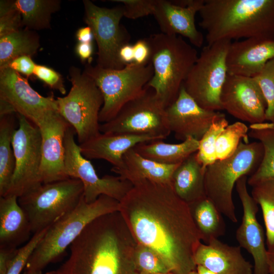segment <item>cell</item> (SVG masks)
Wrapping results in <instances>:
<instances>
[{
    "instance_id": "41",
    "label": "cell",
    "mask_w": 274,
    "mask_h": 274,
    "mask_svg": "<svg viewBox=\"0 0 274 274\" xmlns=\"http://www.w3.org/2000/svg\"><path fill=\"white\" fill-rule=\"evenodd\" d=\"M33 76L50 88L58 91L63 95L66 94V89L62 76L51 67L37 64Z\"/></svg>"
},
{
    "instance_id": "13",
    "label": "cell",
    "mask_w": 274,
    "mask_h": 274,
    "mask_svg": "<svg viewBox=\"0 0 274 274\" xmlns=\"http://www.w3.org/2000/svg\"><path fill=\"white\" fill-rule=\"evenodd\" d=\"M41 143V134L38 126L18 115V126L13 133L12 141L15 169L5 196L11 195L19 197L42 184L39 176Z\"/></svg>"
},
{
    "instance_id": "3",
    "label": "cell",
    "mask_w": 274,
    "mask_h": 274,
    "mask_svg": "<svg viewBox=\"0 0 274 274\" xmlns=\"http://www.w3.org/2000/svg\"><path fill=\"white\" fill-rule=\"evenodd\" d=\"M199 14L208 45L250 38L274 39V0H204Z\"/></svg>"
},
{
    "instance_id": "18",
    "label": "cell",
    "mask_w": 274,
    "mask_h": 274,
    "mask_svg": "<svg viewBox=\"0 0 274 274\" xmlns=\"http://www.w3.org/2000/svg\"><path fill=\"white\" fill-rule=\"evenodd\" d=\"M247 180V176H243L235 184L243 208L242 222L236 231L235 237L239 246L253 257L254 274H269L264 234L257 218L258 205L249 193Z\"/></svg>"
},
{
    "instance_id": "15",
    "label": "cell",
    "mask_w": 274,
    "mask_h": 274,
    "mask_svg": "<svg viewBox=\"0 0 274 274\" xmlns=\"http://www.w3.org/2000/svg\"><path fill=\"white\" fill-rule=\"evenodd\" d=\"M220 101L222 110L242 122L253 124L266 121V102L253 77L228 74Z\"/></svg>"
},
{
    "instance_id": "46",
    "label": "cell",
    "mask_w": 274,
    "mask_h": 274,
    "mask_svg": "<svg viewBox=\"0 0 274 274\" xmlns=\"http://www.w3.org/2000/svg\"><path fill=\"white\" fill-rule=\"evenodd\" d=\"M118 55L120 60L125 66L133 62V45L128 43L123 45L119 50Z\"/></svg>"
},
{
    "instance_id": "51",
    "label": "cell",
    "mask_w": 274,
    "mask_h": 274,
    "mask_svg": "<svg viewBox=\"0 0 274 274\" xmlns=\"http://www.w3.org/2000/svg\"><path fill=\"white\" fill-rule=\"evenodd\" d=\"M189 274H199V273L198 272V271L196 270H193L190 272Z\"/></svg>"
},
{
    "instance_id": "17",
    "label": "cell",
    "mask_w": 274,
    "mask_h": 274,
    "mask_svg": "<svg viewBox=\"0 0 274 274\" xmlns=\"http://www.w3.org/2000/svg\"><path fill=\"white\" fill-rule=\"evenodd\" d=\"M0 99L34 124L48 112L58 111L53 95L42 96L31 87L27 79L9 67L0 70Z\"/></svg>"
},
{
    "instance_id": "50",
    "label": "cell",
    "mask_w": 274,
    "mask_h": 274,
    "mask_svg": "<svg viewBox=\"0 0 274 274\" xmlns=\"http://www.w3.org/2000/svg\"><path fill=\"white\" fill-rule=\"evenodd\" d=\"M23 274H42L41 270H25Z\"/></svg>"
},
{
    "instance_id": "47",
    "label": "cell",
    "mask_w": 274,
    "mask_h": 274,
    "mask_svg": "<svg viewBox=\"0 0 274 274\" xmlns=\"http://www.w3.org/2000/svg\"><path fill=\"white\" fill-rule=\"evenodd\" d=\"M76 37L79 43H93L94 39L92 30L88 26L78 29Z\"/></svg>"
},
{
    "instance_id": "34",
    "label": "cell",
    "mask_w": 274,
    "mask_h": 274,
    "mask_svg": "<svg viewBox=\"0 0 274 274\" xmlns=\"http://www.w3.org/2000/svg\"><path fill=\"white\" fill-rule=\"evenodd\" d=\"M249 128L242 121L228 124L218 138L216 144L217 160L224 159L232 155L243 140L249 142Z\"/></svg>"
},
{
    "instance_id": "45",
    "label": "cell",
    "mask_w": 274,
    "mask_h": 274,
    "mask_svg": "<svg viewBox=\"0 0 274 274\" xmlns=\"http://www.w3.org/2000/svg\"><path fill=\"white\" fill-rule=\"evenodd\" d=\"M75 52L83 63L91 64L94 49L93 43H79L76 46Z\"/></svg>"
},
{
    "instance_id": "30",
    "label": "cell",
    "mask_w": 274,
    "mask_h": 274,
    "mask_svg": "<svg viewBox=\"0 0 274 274\" xmlns=\"http://www.w3.org/2000/svg\"><path fill=\"white\" fill-rule=\"evenodd\" d=\"M40 47L38 33L26 28L0 37V70L6 67L10 61L19 56L32 57Z\"/></svg>"
},
{
    "instance_id": "23",
    "label": "cell",
    "mask_w": 274,
    "mask_h": 274,
    "mask_svg": "<svg viewBox=\"0 0 274 274\" xmlns=\"http://www.w3.org/2000/svg\"><path fill=\"white\" fill-rule=\"evenodd\" d=\"M158 139H161L148 134L100 132L79 145L81 154L87 159H103L110 163L113 167L120 168L123 165V157L127 151L140 143Z\"/></svg>"
},
{
    "instance_id": "52",
    "label": "cell",
    "mask_w": 274,
    "mask_h": 274,
    "mask_svg": "<svg viewBox=\"0 0 274 274\" xmlns=\"http://www.w3.org/2000/svg\"><path fill=\"white\" fill-rule=\"evenodd\" d=\"M156 274H177L174 272H166V273H156Z\"/></svg>"
},
{
    "instance_id": "24",
    "label": "cell",
    "mask_w": 274,
    "mask_h": 274,
    "mask_svg": "<svg viewBox=\"0 0 274 274\" xmlns=\"http://www.w3.org/2000/svg\"><path fill=\"white\" fill-rule=\"evenodd\" d=\"M32 233L28 218L16 195L0 197V247L18 248Z\"/></svg>"
},
{
    "instance_id": "37",
    "label": "cell",
    "mask_w": 274,
    "mask_h": 274,
    "mask_svg": "<svg viewBox=\"0 0 274 274\" xmlns=\"http://www.w3.org/2000/svg\"><path fill=\"white\" fill-rule=\"evenodd\" d=\"M253 78L258 84L266 102V120L274 123V58Z\"/></svg>"
},
{
    "instance_id": "5",
    "label": "cell",
    "mask_w": 274,
    "mask_h": 274,
    "mask_svg": "<svg viewBox=\"0 0 274 274\" xmlns=\"http://www.w3.org/2000/svg\"><path fill=\"white\" fill-rule=\"evenodd\" d=\"M119 201L101 195L87 203L84 196L77 206L51 225L30 256L25 270H42L57 261L84 228L97 218L119 211Z\"/></svg>"
},
{
    "instance_id": "6",
    "label": "cell",
    "mask_w": 274,
    "mask_h": 274,
    "mask_svg": "<svg viewBox=\"0 0 274 274\" xmlns=\"http://www.w3.org/2000/svg\"><path fill=\"white\" fill-rule=\"evenodd\" d=\"M263 155V148L259 142H241L232 155L217 160L206 168L207 197L233 223L237 222L232 198L233 188L241 178L251 175L257 169Z\"/></svg>"
},
{
    "instance_id": "49",
    "label": "cell",
    "mask_w": 274,
    "mask_h": 274,
    "mask_svg": "<svg viewBox=\"0 0 274 274\" xmlns=\"http://www.w3.org/2000/svg\"><path fill=\"white\" fill-rule=\"evenodd\" d=\"M196 270L199 274H217L200 265L196 266Z\"/></svg>"
},
{
    "instance_id": "40",
    "label": "cell",
    "mask_w": 274,
    "mask_h": 274,
    "mask_svg": "<svg viewBox=\"0 0 274 274\" xmlns=\"http://www.w3.org/2000/svg\"><path fill=\"white\" fill-rule=\"evenodd\" d=\"M112 1L122 4L124 17L130 19H136L152 15L156 3V0H114Z\"/></svg>"
},
{
    "instance_id": "9",
    "label": "cell",
    "mask_w": 274,
    "mask_h": 274,
    "mask_svg": "<svg viewBox=\"0 0 274 274\" xmlns=\"http://www.w3.org/2000/svg\"><path fill=\"white\" fill-rule=\"evenodd\" d=\"M84 188L77 179L68 178L42 183L18 197L26 213L31 232L35 234L50 227L73 210L83 196Z\"/></svg>"
},
{
    "instance_id": "48",
    "label": "cell",
    "mask_w": 274,
    "mask_h": 274,
    "mask_svg": "<svg viewBox=\"0 0 274 274\" xmlns=\"http://www.w3.org/2000/svg\"><path fill=\"white\" fill-rule=\"evenodd\" d=\"M267 264L269 274H274V251H267Z\"/></svg>"
},
{
    "instance_id": "22",
    "label": "cell",
    "mask_w": 274,
    "mask_h": 274,
    "mask_svg": "<svg viewBox=\"0 0 274 274\" xmlns=\"http://www.w3.org/2000/svg\"><path fill=\"white\" fill-rule=\"evenodd\" d=\"M194 262L217 274H254V266L243 256L241 247L230 246L218 238L201 243Z\"/></svg>"
},
{
    "instance_id": "25",
    "label": "cell",
    "mask_w": 274,
    "mask_h": 274,
    "mask_svg": "<svg viewBox=\"0 0 274 274\" xmlns=\"http://www.w3.org/2000/svg\"><path fill=\"white\" fill-rule=\"evenodd\" d=\"M179 164L167 165L157 162L142 156L133 148L124 155L122 166L112 167L111 170L132 184L144 180L169 183L172 182L173 174Z\"/></svg>"
},
{
    "instance_id": "26",
    "label": "cell",
    "mask_w": 274,
    "mask_h": 274,
    "mask_svg": "<svg viewBox=\"0 0 274 274\" xmlns=\"http://www.w3.org/2000/svg\"><path fill=\"white\" fill-rule=\"evenodd\" d=\"M206 168L197 159L196 152L180 163L173 174L172 184L174 190L188 204L207 197Z\"/></svg>"
},
{
    "instance_id": "2",
    "label": "cell",
    "mask_w": 274,
    "mask_h": 274,
    "mask_svg": "<svg viewBox=\"0 0 274 274\" xmlns=\"http://www.w3.org/2000/svg\"><path fill=\"white\" fill-rule=\"evenodd\" d=\"M137 243L119 211L90 222L70 246L68 259L54 274H139Z\"/></svg>"
},
{
    "instance_id": "36",
    "label": "cell",
    "mask_w": 274,
    "mask_h": 274,
    "mask_svg": "<svg viewBox=\"0 0 274 274\" xmlns=\"http://www.w3.org/2000/svg\"><path fill=\"white\" fill-rule=\"evenodd\" d=\"M134 262L139 274H156L170 272L163 258L152 249L137 243Z\"/></svg>"
},
{
    "instance_id": "44",
    "label": "cell",
    "mask_w": 274,
    "mask_h": 274,
    "mask_svg": "<svg viewBox=\"0 0 274 274\" xmlns=\"http://www.w3.org/2000/svg\"><path fill=\"white\" fill-rule=\"evenodd\" d=\"M18 249V248L0 247V274H6Z\"/></svg>"
},
{
    "instance_id": "16",
    "label": "cell",
    "mask_w": 274,
    "mask_h": 274,
    "mask_svg": "<svg viewBox=\"0 0 274 274\" xmlns=\"http://www.w3.org/2000/svg\"><path fill=\"white\" fill-rule=\"evenodd\" d=\"M42 139V160L39 176L42 183L68 178L65 173L64 137L71 126L58 111H51L35 124Z\"/></svg>"
},
{
    "instance_id": "10",
    "label": "cell",
    "mask_w": 274,
    "mask_h": 274,
    "mask_svg": "<svg viewBox=\"0 0 274 274\" xmlns=\"http://www.w3.org/2000/svg\"><path fill=\"white\" fill-rule=\"evenodd\" d=\"M231 42L204 46L183 84L187 93L206 110H222L220 96L228 75L226 58Z\"/></svg>"
},
{
    "instance_id": "7",
    "label": "cell",
    "mask_w": 274,
    "mask_h": 274,
    "mask_svg": "<svg viewBox=\"0 0 274 274\" xmlns=\"http://www.w3.org/2000/svg\"><path fill=\"white\" fill-rule=\"evenodd\" d=\"M84 72L102 94L104 104L99 121L102 123L112 120L126 104L141 94L154 72L151 61L145 65L132 62L119 70L86 64Z\"/></svg>"
},
{
    "instance_id": "42",
    "label": "cell",
    "mask_w": 274,
    "mask_h": 274,
    "mask_svg": "<svg viewBox=\"0 0 274 274\" xmlns=\"http://www.w3.org/2000/svg\"><path fill=\"white\" fill-rule=\"evenodd\" d=\"M36 64L31 56L23 55L12 60L6 67H9L20 74L24 75L28 78L33 76Z\"/></svg>"
},
{
    "instance_id": "29",
    "label": "cell",
    "mask_w": 274,
    "mask_h": 274,
    "mask_svg": "<svg viewBox=\"0 0 274 274\" xmlns=\"http://www.w3.org/2000/svg\"><path fill=\"white\" fill-rule=\"evenodd\" d=\"M189 206L204 243L224 235L226 226L222 214L210 199L206 197Z\"/></svg>"
},
{
    "instance_id": "20",
    "label": "cell",
    "mask_w": 274,
    "mask_h": 274,
    "mask_svg": "<svg viewBox=\"0 0 274 274\" xmlns=\"http://www.w3.org/2000/svg\"><path fill=\"white\" fill-rule=\"evenodd\" d=\"M166 114L170 131L182 141L189 138L199 141L213 122L224 114L200 107L183 85L176 99L166 108Z\"/></svg>"
},
{
    "instance_id": "38",
    "label": "cell",
    "mask_w": 274,
    "mask_h": 274,
    "mask_svg": "<svg viewBox=\"0 0 274 274\" xmlns=\"http://www.w3.org/2000/svg\"><path fill=\"white\" fill-rule=\"evenodd\" d=\"M21 16L12 1H0V37L22 29Z\"/></svg>"
},
{
    "instance_id": "31",
    "label": "cell",
    "mask_w": 274,
    "mask_h": 274,
    "mask_svg": "<svg viewBox=\"0 0 274 274\" xmlns=\"http://www.w3.org/2000/svg\"><path fill=\"white\" fill-rule=\"evenodd\" d=\"M14 7L19 12L25 28L39 30L51 28V15L59 11L58 0H15Z\"/></svg>"
},
{
    "instance_id": "43",
    "label": "cell",
    "mask_w": 274,
    "mask_h": 274,
    "mask_svg": "<svg viewBox=\"0 0 274 274\" xmlns=\"http://www.w3.org/2000/svg\"><path fill=\"white\" fill-rule=\"evenodd\" d=\"M133 47L134 63L145 65L150 62L151 50L146 39L138 40Z\"/></svg>"
},
{
    "instance_id": "33",
    "label": "cell",
    "mask_w": 274,
    "mask_h": 274,
    "mask_svg": "<svg viewBox=\"0 0 274 274\" xmlns=\"http://www.w3.org/2000/svg\"><path fill=\"white\" fill-rule=\"evenodd\" d=\"M252 187L251 195L262 213L267 251H274V179L260 182Z\"/></svg>"
},
{
    "instance_id": "53",
    "label": "cell",
    "mask_w": 274,
    "mask_h": 274,
    "mask_svg": "<svg viewBox=\"0 0 274 274\" xmlns=\"http://www.w3.org/2000/svg\"><path fill=\"white\" fill-rule=\"evenodd\" d=\"M45 274H54V273L53 271H51L47 272Z\"/></svg>"
},
{
    "instance_id": "12",
    "label": "cell",
    "mask_w": 274,
    "mask_h": 274,
    "mask_svg": "<svg viewBox=\"0 0 274 274\" xmlns=\"http://www.w3.org/2000/svg\"><path fill=\"white\" fill-rule=\"evenodd\" d=\"M84 21L93 32L97 46V64L100 67L119 70L125 65L119 58V51L128 44L130 36L120 24L122 6L113 8L99 7L89 0L83 1Z\"/></svg>"
},
{
    "instance_id": "27",
    "label": "cell",
    "mask_w": 274,
    "mask_h": 274,
    "mask_svg": "<svg viewBox=\"0 0 274 274\" xmlns=\"http://www.w3.org/2000/svg\"><path fill=\"white\" fill-rule=\"evenodd\" d=\"M199 141L189 138L180 143L170 144L158 139L136 145L134 150L142 156L157 162L176 165L196 153Z\"/></svg>"
},
{
    "instance_id": "35",
    "label": "cell",
    "mask_w": 274,
    "mask_h": 274,
    "mask_svg": "<svg viewBox=\"0 0 274 274\" xmlns=\"http://www.w3.org/2000/svg\"><path fill=\"white\" fill-rule=\"evenodd\" d=\"M228 125V122L225 114H223L213 122L199 141L196 156L199 162L204 168L217 160L216 153L217 140Z\"/></svg>"
},
{
    "instance_id": "1",
    "label": "cell",
    "mask_w": 274,
    "mask_h": 274,
    "mask_svg": "<svg viewBox=\"0 0 274 274\" xmlns=\"http://www.w3.org/2000/svg\"><path fill=\"white\" fill-rule=\"evenodd\" d=\"M133 185L119 202V212L136 243L158 253L172 272L196 270L194 254L201 237L189 204L172 182L144 180Z\"/></svg>"
},
{
    "instance_id": "4",
    "label": "cell",
    "mask_w": 274,
    "mask_h": 274,
    "mask_svg": "<svg viewBox=\"0 0 274 274\" xmlns=\"http://www.w3.org/2000/svg\"><path fill=\"white\" fill-rule=\"evenodd\" d=\"M150 47L153 75L147 84L166 108L177 98L196 62L197 52L181 36L158 33L146 39Z\"/></svg>"
},
{
    "instance_id": "28",
    "label": "cell",
    "mask_w": 274,
    "mask_h": 274,
    "mask_svg": "<svg viewBox=\"0 0 274 274\" xmlns=\"http://www.w3.org/2000/svg\"><path fill=\"white\" fill-rule=\"evenodd\" d=\"M249 136L261 143L263 155L257 169L248 178L250 186L260 182L274 179V123L264 122L250 124Z\"/></svg>"
},
{
    "instance_id": "14",
    "label": "cell",
    "mask_w": 274,
    "mask_h": 274,
    "mask_svg": "<svg viewBox=\"0 0 274 274\" xmlns=\"http://www.w3.org/2000/svg\"><path fill=\"white\" fill-rule=\"evenodd\" d=\"M75 130L70 126L64 137L65 173L68 178L79 179L84 188V198L87 203L95 201L105 195L119 202L133 187L128 180L117 176L97 175L90 161L81 153L79 145L75 140Z\"/></svg>"
},
{
    "instance_id": "11",
    "label": "cell",
    "mask_w": 274,
    "mask_h": 274,
    "mask_svg": "<svg viewBox=\"0 0 274 274\" xmlns=\"http://www.w3.org/2000/svg\"><path fill=\"white\" fill-rule=\"evenodd\" d=\"M99 130L105 133L148 134L162 140L171 132L166 107L147 85L143 92L126 104L114 118L100 124Z\"/></svg>"
},
{
    "instance_id": "21",
    "label": "cell",
    "mask_w": 274,
    "mask_h": 274,
    "mask_svg": "<svg viewBox=\"0 0 274 274\" xmlns=\"http://www.w3.org/2000/svg\"><path fill=\"white\" fill-rule=\"evenodd\" d=\"M274 58V39L250 38L231 42L226 55L228 74L254 77Z\"/></svg>"
},
{
    "instance_id": "8",
    "label": "cell",
    "mask_w": 274,
    "mask_h": 274,
    "mask_svg": "<svg viewBox=\"0 0 274 274\" xmlns=\"http://www.w3.org/2000/svg\"><path fill=\"white\" fill-rule=\"evenodd\" d=\"M68 79L69 92L56 98L58 111L75 130L80 145L100 132L99 115L104 99L93 80L78 67H70Z\"/></svg>"
},
{
    "instance_id": "39",
    "label": "cell",
    "mask_w": 274,
    "mask_h": 274,
    "mask_svg": "<svg viewBox=\"0 0 274 274\" xmlns=\"http://www.w3.org/2000/svg\"><path fill=\"white\" fill-rule=\"evenodd\" d=\"M49 227L33 234L26 244L19 248L17 255L6 274H20L21 273L22 269L25 267L30 256L45 235Z\"/></svg>"
},
{
    "instance_id": "32",
    "label": "cell",
    "mask_w": 274,
    "mask_h": 274,
    "mask_svg": "<svg viewBox=\"0 0 274 274\" xmlns=\"http://www.w3.org/2000/svg\"><path fill=\"white\" fill-rule=\"evenodd\" d=\"M13 114L0 118V196H5L15 169L12 138L16 129Z\"/></svg>"
},
{
    "instance_id": "19",
    "label": "cell",
    "mask_w": 274,
    "mask_h": 274,
    "mask_svg": "<svg viewBox=\"0 0 274 274\" xmlns=\"http://www.w3.org/2000/svg\"><path fill=\"white\" fill-rule=\"evenodd\" d=\"M204 0H156L152 15L162 33L187 39L193 46L200 48L204 43L203 34L195 25V15Z\"/></svg>"
}]
</instances>
